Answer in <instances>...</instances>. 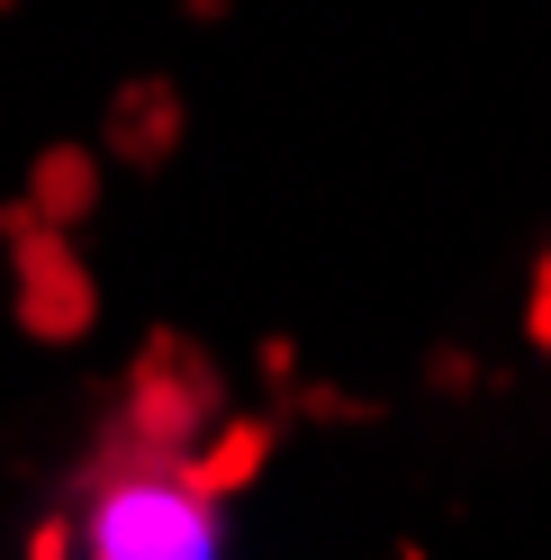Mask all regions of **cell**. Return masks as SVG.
<instances>
[{
    "label": "cell",
    "instance_id": "6da1fadb",
    "mask_svg": "<svg viewBox=\"0 0 551 560\" xmlns=\"http://www.w3.org/2000/svg\"><path fill=\"white\" fill-rule=\"evenodd\" d=\"M82 560H218V498L190 479L181 452L136 443L118 416L82 470Z\"/></svg>",
    "mask_w": 551,
    "mask_h": 560
},
{
    "label": "cell",
    "instance_id": "7a4b0ae2",
    "mask_svg": "<svg viewBox=\"0 0 551 560\" xmlns=\"http://www.w3.org/2000/svg\"><path fill=\"white\" fill-rule=\"evenodd\" d=\"M218 416H226V371H218V353L199 335H181V326H154L145 335V353L127 362V398H118V425L136 434V443H154V452H190L218 434Z\"/></svg>",
    "mask_w": 551,
    "mask_h": 560
},
{
    "label": "cell",
    "instance_id": "3957f363",
    "mask_svg": "<svg viewBox=\"0 0 551 560\" xmlns=\"http://www.w3.org/2000/svg\"><path fill=\"white\" fill-rule=\"evenodd\" d=\"M0 235H10V271H19V326L37 335V343L91 335L99 290H91V271H82V254H73V235L46 226L37 208H10V218H0Z\"/></svg>",
    "mask_w": 551,
    "mask_h": 560
},
{
    "label": "cell",
    "instance_id": "277c9868",
    "mask_svg": "<svg viewBox=\"0 0 551 560\" xmlns=\"http://www.w3.org/2000/svg\"><path fill=\"white\" fill-rule=\"evenodd\" d=\"M99 145H109L127 172H163L172 145H181V91H172V82H127V91L109 100Z\"/></svg>",
    "mask_w": 551,
    "mask_h": 560
},
{
    "label": "cell",
    "instance_id": "5b68a950",
    "mask_svg": "<svg viewBox=\"0 0 551 560\" xmlns=\"http://www.w3.org/2000/svg\"><path fill=\"white\" fill-rule=\"evenodd\" d=\"M262 462H271V416H235V425H218L190 452V479L209 488V498H235V488L262 479Z\"/></svg>",
    "mask_w": 551,
    "mask_h": 560
},
{
    "label": "cell",
    "instance_id": "8992f818",
    "mask_svg": "<svg viewBox=\"0 0 551 560\" xmlns=\"http://www.w3.org/2000/svg\"><path fill=\"white\" fill-rule=\"evenodd\" d=\"M27 208H37L46 226H63V235H73L91 208H99V163H91L82 145H55L37 172H27Z\"/></svg>",
    "mask_w": 551,
    "mask_h": 560
},
{
    "label": "cell",
    "instance_id": "52a82bcc",
    "mask_svg": "<svg viewBox=\"0 0 551 560\" xmlns=\"http://www.w3.org/2000/svg\"><path fill=\"white\" fill-rule=\"evenodd\" d=\"M63 551H73V524H63V515L37 524V560H63Z\"/></svg>",
    "mask_w": 551,
    "mask_h": 560
}]
</instances>
